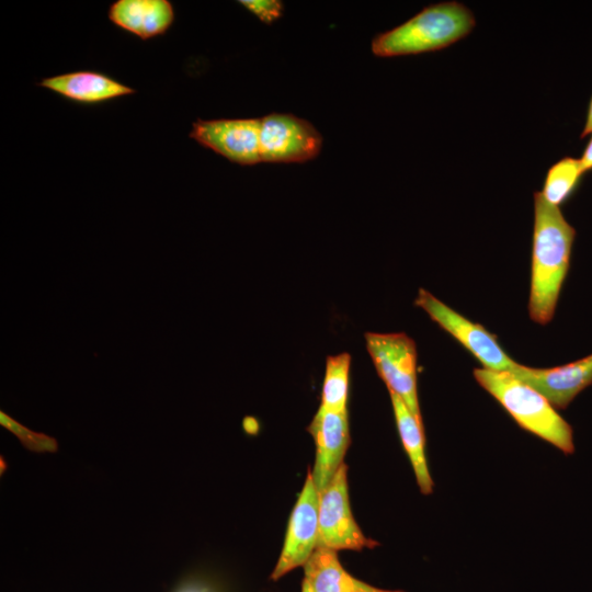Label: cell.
Wrapping results in <instances>:
<instances>
[{
	"instance_id": "obj_1",
	"label": "cell",
	"mask_w": 592,
	"mask_h": 592,
	"mask_svg": "<svg viewBox=\"0 0 592 592\" xmlns=\"http://www.w3.org/2000/svg\"><path fill=\"white\" fill-rule=\"evenodd\" d=\"M576 229L559 206L549 204L540 191L534 192V226L528 314L546 325L555 314L567 276Z\"/></svg>"
},
{
	"instance_id": "obj_2",
	"label": "cell",
	"mask_w": 592,
	"mask_h": 592,
	"mask_svg": "<svg viewBox=\"0 0 592 592\" xmlns=\"http://www.w3.org/2000/svg\"><path fill=\"white\" fill-rule=\"evenodd\" d=\"M475 25V15L466 4L455 0L432 3L398 26L377 34L371 49L377 57L436 52L466 37Z\"/></svg>"
},
{
	"instance_id": "obj_3",
	"label": "cell",
	"mask_w": 592,
	"mask_h": 592,
	"mask_svg": "<svg viewBox=\"0 0 592 592\" xmlns=\"http://www.w3.org/2000/svg\"><path fill=\"white\" fill-rule=\"evenodd\" d=\"M474 377L522 429L546 441L566 455L574 453L571 425L544 395L509 372L480 367L474 369Z\"/></svg>"
},
{
	"instance_id": "obj_4",
	"label": "cell",
	"mask_w": 592,
	"mask_h": 592,
	"mask_svg": "<svg viewBox=\"0 0 592 592\" xmlns=\"http://www.w3.org/2000/svg\"><path fill=\"white\" fill-rule=\"evenodd\" d=\"M366 350L388 391L399 396L419 419L421 411L417 388V348L403 332H366Z\"/></svg>"
},
{
	"instance_id": "obj_5",
	"label": "cell",
	"mask_w": 592,
	"mask_h": 592,
	"mask_svg": "<svg viewBox=\"0 0 592 592\" xmlns=\"http://www.w3.org/2000/svg\"><path fill=\"white\" fill-rule=\"evenodd\" d=\"M318 546L335 551L372 549L378 542L364 535L353 517L348 485V466L342 464L329 485L319 492ZM317 546V547H318Z\"/></svg>"
},
{
	"instance_id": "obj_6",
	"label": "cell",
	"mask_w": 592,
	"mask_h": 592,
	"mask_svg": "<svg viewBox=\"0 0 592 592\" xmlns=\"http://www.w3.org/2000/svg\"><path fill=\"white\" fill-rule=\"evenodd\" d=\"M414 304L462 343L482 364L483 368L510 372L516 365V362L503 351L492 333L481 325L462 316L430 292L420 288Z\"/></svg>"
},
{
	"instance_id": "obj_7",
	"label": "cell",
	"mask_w": 592,
	"mask_h": 592,
	"mask_svg": "<svg viewBox=\"0 0 592 592\" xmlns=\"http://www.w3.org/2000/svg\"><path fill=\"white\" fill-rule=\"evenodd\" d=\"M259 119L261 162L303 163L319 155L322 137L308 121L288 113Z\"/></svg>"
},
{
	"instance_id": "obj_8",
	"label": "cell",
	"mask_w": 592,
	"mask_h": 592,
	"mask_svg": "<svg viewBox=\"0 0 592 592\" xmlns=\"http://www.w3.org/2000/svg\"><path fill=\"white\" fill-rule=\"evenodd\" d=\"M319 492L310 470L289 515L286 535L277 562L271 573L276 581L295 568L304 567L318 546Z\"/></svg>"
},
{
	"instance_id": "obj_9",
	"label": "cell",
	"mask_w": 592,
	"mask_h": 592,
	"mask_svg": "<svg viewBox=\"0 0 592 592\" xmlns=\"http://www.w3.org/2000/svg\"><path fill=\"white\" fill-rule=\"evenodd\" d=\"M190 137L230 162H261L259 118H198L192 124Z\"/></svg>"
},
{
	"instance_id": "obj_10",
	"label": "cell",
	"mask_w": 592,
	"mask_h": 592,
	"mask_svg": "<svg viewBox=\"0 0 592 592\" xmlns=\"http://www.w3.org/2000/svg\"><path fill=\"white\" fill-rule=\"evenodd\" d=\"M307 431L316 445L315 464L310 474L318 492H321L344 463L343 458L350 445L348 412L319 407Z\"/></svg>"
},
{
	"instance_id": "obj_11",
	"label": "cell",
	"mask_w": 592,
	"mask_h": 592,
	"mask_svg": "<svg viewBox=\"0 0 592 592\" xmlns=\"http://www.w3.org/2000/svg\"><path fill=\"white\" fill-rule=\"evenodd\" d=\"M544 395L557 409H566L592 384V354L551 368H534L516 363L509 372Z\"/></svg>"
},
{
	"instance_id": "obj_12",
	"label": "cell",
	"mask_w": 592,
	"mask_h": 592,
	"mask_svg": "<svg viewBox=\"0 0 592 592\" xmlns=\"http://www.w3.org/2000/svg\"><path fill=\"white\" fill-rule=\"evenodd\" d=\"M41 87L82 104H98L129 95L135 90L96 71L81 70L43 79Z\"/></svg>"
},
{
	"instance_id": "obj_13",
	"label": "cell",
	"mask_w": 592,
	"mask_h": 592,
	"mask_svg": "<svg viewBox=\"0 0 592 592\" xmlns=\"http://www.w3.org/2000/svg\"><path fill=\"white\" fill-rule=\"evenodd\" d=\"M109 19L139 38L149 39L169 30L174 9L168 0H117L109 9Z\"/></svg>"
},
{
	"instance_id": "obj_14",
	"label": "cell",
	"mask_w": 592,
	"mask_h": 592,
	"mask_svg": "<svg viewBox=\"0 0 592 592\" xmlns=\"http://www.w3.org/2000/svg\"><path fill=\"white\" fill-rule=\"evenodd\" d=\"M304 581L312 592H405L368 584L350 574L338 551L318 546L304 566Z\"/></svg>"
},
{
	"instance_id": "obj_15",
	"label": "cell",
	"mask_w": 592,
	"mask_h": 592,
	"mask_svg": "<svg viewBox=\"0 0 592 592\" xmlns=\"http://www.w3.org/2000/svg\"><path fill=\"white\" fill-rule=\"evenodd\" d=\"M397 430L412 466L418 487L423 494L433 491V479L425 456V439L422 420H419L403 400L389 392Z\"/></svg>"
},
{
	"instance_id": "obj_16",
	"label": "cell",
	"mask_w": 592,
	"mask_h": 592,
	"mask_svg": "<svg viewBox=\"0 0 592 592\" xmlns=\"http://www.w3.org/2000/svg\"><path fill=\"white\" fill-rule=\"evenodd\" d=\"M351 355L346 352L329 355L326 360L320 407L348 412Z\"/></svg>"
},
{
	"instance_id": "obj_17",
	"label": "cell",
	"mask_w": 592,
	"mask_h": 592,
	"mask_svg": "<svg viewBox=\"0 0 592 592\" xmlns=\"http://www.w3.org/2000/svg\"><path fill=\"white\" fill-rule=\"evenodd\" d=\"M583 174L579 158L563 157L548 169L540 193L549 204L560 207L576 191Z\"/></svg>"
},
{
	"instance_id": "obj_18",
	"label": "cell",
	"mask_w": 592,
	"mask_h": 592,
	"mask_svg": "<svg viewBox=\"0 0 592 592\" xmlns=\"http://www.w3.org/2000/svg\"><path fill=\"white\" fill-rule=\"evenodd\" d=\"M0 425L15 435L22 446L34 453H56L58 442L43 432H36L23 425L3 410H0Z\"/></svg>"
},
{
	"instance_id": "obj_19",
	"label": "cell",
	"mask_w": 592,
	"mask_h": 592,
	"mask_svg": "<svg viewBox=\"0 0 592 592\" xmlns=\"http://www.w3.org/2000/svg\"><path fill=\"white\" fill-rule=\"evenodd\" d=\"M239 3L265 24L278 20L284 11L280 0H241Z\"/></svg>"
},
{
	"instance_id": "obj_20",
	"label": "cell",
	"mask_w": 592,
	"mask_h": 592,
	"mask_svg": "<svg viewBox=\"0 0 592 592\" xmlns=\"http://www.w3.org/2000/svg\"><path fill=\"white\" fill-rule=\"evenodd\" d=\"M590 135L591 136L582 152V156L579 158L583 173L592 170V134Z\"/></svg>"
},
{
	"instance_id": "obj_21",
	"label": "cell",
	"mask_w": 592,
	"mask_h": 592,
	"mask_svg": "<svg viewBox=\"0 0 592 592\" xmlns=\"http://www.w3.org/2000/svg\"><path fill=\"white\" fill-rule=\"evenodd\" d=\"M172 592H210L208 588L195 582H183Z\"/></svg>"
},
{
	"instance_id": "obj_22",
	"label": "cell",
	"mask_w": 592,
	"mask_h": 592,
	"mask_svg": "<svg viewBox=\"0 0 592 592\" xmlns=\"http://www.w3.org/2000/svg\"><path fill=\"white\" fill-rule=\"evenodd\" d=\"M590 134H592V96L590 99V102H589V106H588V112H587V119H585V124L583 126V129H582V133H581V138H584L587 136H589Z\"/></svg>"
},
{
	"instance_id": "obj_23",
	"label": "cell",
	"mask_w": 592,
	"mask_h": 592,
	"mask_svg": "<svg viewBox=\"0 0 592 592\" xmlns=\"http://www.w3.org/2000/svg\"><path fill=\"white\" fill-rule=\"evenodd\" d=\"M301 592H312L306 581L303 580Z\"/></svg>"
},
{
	"instance_id": "obj_24",
	"label": "cell",
	"mask_w": 592,
	"mask_h": 592,
	"mask_svg": "<svg viewBox=\"0 0 592 592\" xmlns=\"http://www.w3.org/2000/svg\"><path fill=\"white\" fill-rule=\"evenodd\" d=\"M3 467H4L5 470H7V463L3 464V457L1 456V470H0L1 475H2V473H3Z\"/></svg>"
}]
</instances>
